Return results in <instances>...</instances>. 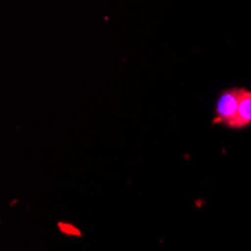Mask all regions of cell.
<instances>
[{
    "mask_svg": "<svg viewBox=\"0 0 251 251\" xmlns=\"http://www.w3.org/2000/svg\"><path fill=\"white\" fill-rule=\"evenodd\" d=\"M239 98H241V87L236 86V87L223 89L215 100L212 125L221 124L226 128L230 129V126L236 118V113H238Z\"/></svg>",
    "mask_w": 251,
    "mask_h": 251,
    "instance_id": "cell-1",
    "label": "cell"
},
{
    "mask_svg": "<svg viewBox=\"0 0 251 251\" xmlns=\"http://www.w3.org/2000/svg\"><path fill=\"white\" fill-rule=\"evenodd\" d=\"M248 126H251V90L241 87L238 113L230 129H244Z\"/></svg>",
    "mask_w": 251,
    "mask_h": 251,
    "instance_id": "cell-2",
    "label": "cell"
},
{
    "mask_svg": "<svg viewBox=\"0 0 251 251\" xmlns=\"http://www.w3.org/2000/svg\"><path fill=\"white\" fill-rule=\"evenodd\" d=\"M59 227V230L63 233V235H68V236H81V232L77 229L75 226L70 224V223H65V221H60L57 224Z\"/></svg>",
    "mask_w": 251,
    "mask_h": 251,
    "instance_id": "cell-3",
    "label": "cell"
}]
</instances>
